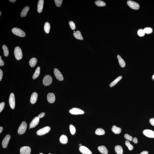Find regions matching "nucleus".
I'll list each match as a JSON object with an SVG mask.
<instances>
[{
  "instance_id": "7c9ffc66",
  "label": "nucleus",
  "mask_w": 154,
  "mask_h": 154,
  "mask_svg": "<svg viewBox=\"0 0 154 154\" xmlns=\"http://www.w3.org/2000/svg\"><path fill=\"white\" fill-rule=\"evenodd\" d=\"M95 4L99 7H104L105 6L106 4L105 2L101 0H97L95 2Z\"/></svg>"
},
{
  "instance_id": "20e7f679",
  "label": "nucleus",
  "mask_w": 154,
  "mask_h": 154,
  "mask_svg": "<svg viewBox=\"0 0 154 154\" xmlns=\"http://www.w3.org/2000/svg\"><path fill=\"white\" fill-rule=\"evenodd\" d=\"M51 130V128L49 126H46L39 129L37 132V134L39 136H42L49 133Z\"/></svg>"
},
{
  "instance_id": "c03bdc74",
  "label": "nucleus",
  "mask_w": 154,
  "mask_h": 154,
  "mask_svg": "<svg viewBox=\"0 0 154 154\" xmlns=\"http://www.w3.org/2000/svg\"><path fill=\"white\" fill-rule=\"evenodd\" d=\"M133 141L135 143L137 144L138 142L137 141V137H134V138L133 139Z\"/></svg>"
},
{
  "instance_id": "423d86ee",
  "label": "nucleus",
  "mask_w": 154,
  "mask_h": 154,
  "mask_svg": "<svg viewBox=\"0 0 154 154\" xmlns=\"http://www.w3.org/2000/svg\"><path fill=\"white\" fill-rule=\"evenodd\" d=\"M127 4L129 7L132 9L137 10L139 9L140 5L137 3L131 0L128 1Z\"/></svg>"
},
{
  "instance_id": "3c124183",
  "label": "nucleus",
  "mask_w": 154,
  "mask_h": 154,
  "mask_svg": "<svg viewBox=\"0 0 154 154\" xmlns=\"http://www.w3.org/2000/svg\"><path fill=\"white\" fill-rule=\"evenodd\" d=\"M153 78L154 79V75L153 76Z\"/></svg>"
},
{
  "instance_id": "aec40b11",
  "label": "nucleus",
  "mask_w": 154,
  "mask_h": 154,
  "mask_svg": "<svg viewBox=\"0 0 154 154\" xmlns=\"http://www.w3.org/2000/svg\"><path fill=\"white\" fill-rule=\"evenodd\" d=\"M60 142L61 143L65 144L68 142V139L67 137L64 135H62L60 137Z\"/></svg>"
},
{
  "instance_id": "8fccbe9b",
  "label": "nucleus",
  "mask_w": 154,
  "mask_h": 154,
  "mask_svg": "<svg viewBox=\"0 0 154 154\" xmlns=\"http://www.w3.org/2000/svg\"><path fill=\"white\" fill-rule=\"evenodd\" d=\"M1 14H2V13H1V12L0 11V16L1 15Z\"/></svg>"
},
{
  "instance_id": "603ef678",
  "label": "nucleus",
  "mask_w": 154,
  "mask_h": 154,
  "mask_svg": "<svg viewBox=\"0 0 154 154\" xmlns=\"http://www.w3.org/2000/svg\"><path fill=\"white\" fill-rule=\"evenodd\" d=\"M39 154H42V153H41Z\"/></svg>"
},
{
  "instance_id": "c756f323",
  "label": "nucleus",
  "mask_w": 154,
  "mask_h": 154,
  "mask_svg": "<svg viewBox=\"0 0 154 154\" xmlns=\"http://www.w3.org/2000/svg\"><path fill=\"white\" fill-rule=\"evenodd\" d=\"M2 48L4 51V54L5 57H8L9 55V51L6 46L4 45L2 46Z\"/></svg>"
},
{
  "instance_id": "37998d69",
  "label": "nucleus",
  "mask_w": 154,
  "mask_h": 154,
  "mask_svg": "<svg viewBox=\"0 0 154 154\" xmlns=\"http://www.w3.org/2000/svg\"><path fill=\"white\" fill-rule=\"evenodd\" d=\"M3 75V73L2 71L0 69V81L2 80Z\"/></svg>"
},
{
  "instance_id": "ddd939ff",
  "label": "nucleus",
  "mask_w": 154,
  "mask_h": 154,
  "mask_svg": "<svg viewBox=\"0 0 154 154\" xmlns=\"http://www.w3.org/2000/svg\"><path fill=\"white\" fill-rule=\"evenodd\" d=\"M80 152L83 154H92V152L88 148L84 146H81L79 148Z\"/></svg>"
},
{
  "instance_id": "bb28decb",
  "label": "nucleus",
  "mask_w": 154,
  "mask_h": 154,
  "mask_svg": "<svg viewBox=\"0 0 154 154\" xmlns=\"http://www.w3.org/2000/svg\"><path fill=\"white\" fill-rule=\"evenodd\" d=\"M40 74V67H38L35 70V73H34L33 78L35 79L39 77Z\"/></svg>"
},
{
  "instance_id": "0eeeda50",
  "label": "nucleus",
  "mask_w": 154,
  "mask_h": 154,
  "mask_svg": "<svg viewBox=\"0 0 154 154\" xmlns=\"http://www.w3.org/2000/svg\"><path fill=\"white\" fill-rule=\"evenodd\" d=\"M9 103L10 107L12 109H14L15 107V100L14 93L10 94L9 99Z\"/></svg>"
},
{
  "instance_id": "f8f14e48",
  "label": "nucleus",
  "mask_w": 154,
  "mask_h": 154,
  "mask_svg": "<svg viewBox=\"0 0 154 154\" xmlns=\"http://www.w3.org/2000/svg\"><path fill=\"white\" fill-rule=\"evenodd\" d=\"M144 135L150 138H154V132L151 130L146 129L143 131Z\"/></svg>"
},
{
  "instance_id": "39448f33",
  "label": "nucleus",
  "mask_w": 154,
  "mask_h": 154,
  "mask_svg": "<svg viewBox=\"0 0 154 154\" xmlns=\"http://www.w3.org/2000/svg\"><path fill=\"white\" fill-rule=\"evenodd\" d=\"M52 78L51 76L47 75L45 76L43 80V83L45 86H48L51 84Z\"/></svg>"
},
{
  "instance_id": "a211bd4d",
  "label": "nucleus",
  "mask_w": 154,
  "mask_h": 154,
  "mask_svg": "<svg viewBox=\"0 0 154 154\" xmlns=\"http://www.w3.org/2000/svg\"><path fill=\"white\" fill-rule=\"evenodd\" d=\"M98 150L101 153L103 154H108V151L105 146H101L98 147Z\"/></svg>"
},
{
  "instance_id": "a878e982",
  "label": "nucleus",
  "mask_w": 154,
  "mask_h": 154,
  "mask_svg": "<svg viewBox=\"0 0 154 154\" xmlns=\"http://www.w3.org/2000/svg\"><path fill=\"white\" fill-rule=\"evenodd\" d=\"M115 150L117 154H122L123 153V150L122 147L120 146H116L115 147Z\"/></svg>"
},
{
  "instance_id": "f3484780",
  "label": "nucleus",
  "mask_w": 154,
  "mask_h": 154,
  "mask_svg": "<svg viewBox=\"0 0 154 154\" xmlns=\"http://www.w3.org/2000/svg\"><path fill=\"white\" fill-rule=\"evenodd\" d=\"M38 95L36 92H34L32 94L30 98V102L32 104L36 103L37 100Z\"/></svg>"
},
{
  "instance_id": "49530a36",
  "label": "nucleus",
  "mask_w": 154,
  "mask_h": 154,
  "mask_svg": "<svg viewBox=\"0 0 154 154\" xmlns=\"http://www.w3.org/2000/svg\"><path fill=\"white\" fill-rule=\"evenodd\" d=\"M3 128L2 126L0 127V133H1L3 130Z\"/></svg>"
},
{
  "instance_id": "dca6fc26",
  "label": "nucleus",
  "mask_w": 154,
  "mask_h": 154,
  "mask_svg": "<svg viewBox=\"0 0 154 154\" xmlns=\"http://www.w3.org/2000/svg\"><path fill=\"white\" fill-rule=\"evenodd\" d=\"M44 0H39L37 4V11L39 13H41L43 11Z\"/></svg>"
},
{
  "instance_id": "b1692460",
  "label": "nucleus",
  "mask_w": 154,
  "mask_h": 154,
  "mask_svg": "<svg viewBox=\"0 0 154 154\" xmlns=\"http://www.w3.org/2000/svg\"><path fill=\"white\" fill-rule=\"evenodd\" d=\"M37 60L35 58H33L30 60L29 61V64L31 67H35L37 63Z\"/></svg>"
},
{
  "instance_id": "e433bc0d",
  "label": "nucleus",
  "mask_w": 154,
  "mask_h": 154,
  "mask_svg": "<svg viewBox=\"0 0 154 154\" xmlns=\"http://www.w3.org/2000/svg\"><path fill=\"white\" fill-rule=\"evenodd\" d=\"M69 25H70V28L72 30H75V29L76 26L74 22L73 21H70L69 22Z\"/></svg>"
},
{
  "instance_id": "2eb2a0df",
  "label": "nucleus",
  "mask_w": 154,
  "mask_h": 154,
  "mask_svg": "<svg viewBox=\"0 0 154 154\" xmlns=\"http://www.w3.org/2000/svg\"><path fill=\"white\" fill-rule=\"evenodd\" d=\"M47 99L49 103H54L55 100V95L52 93H50L48 94L47 96Z\"/></svg>"
},
{
  "instance_id": "7ed1b4c3",
  "label": "nucleus",
  "mask_w": 154,
  "mask_h": 154,
  "mask_svg": "<svg viewBox=\"0 0 154 154\" xmlns=\"http://www.w3.org/2000/svg\"><path fill=\"white\" fill-rule=\"evenodd\" d=\"M27 128L26 123L25 121H23L19 127L18 133L19 134L21 135L25 133Z\"/></svg>"
},
{
  "instance_id": "de8ad7c7",
  "label": "nucleus",
  "mask_w": 154,
  "mask_h": 154,
  "mask_svg": "<svg viewBox=\"0 0 154 154\" xmlns=\"http://www.w3.org/2000/svg\"><path fill=\"white\" fill-rule=\"evenodd\" d=\"M9 1H10V2L13 3L15 2L16 1V0H9Z\"/></svg>"
},
{
  "instance_id": "4c0bfd02",
  "label": "nucleus",
  "mask_w": 154,
  "mask_h": 154,
  "mask_svg": "<svg viewBox=\"0 0 154 154\" xmlns=\"http://www.w3.org/2000/svg\"><path fill=\"white\" fill-rule=\"evenodd\" d=\"M124 137L125 139L129 140V141H132L133 140V137L128 134H125Z\"/></svg>"
},
{
  "instance_id": "a18cd8bd",
  "label": "nucleus",
  "mask_w": 154,
  "mask_h": 154,
  "mask_svg": "<svg viewBox=\"0 0 154 154\" xmlns=\"http://www.w3.org/2000/svg\"><path fill=\"white\" fill-rule=\"evenodd\" d=\"M148 152L146 151H144L142 152L140 154H148Z\"/></svg>"
},
{
  "instance_id": "cd10ccee",
  "label": "nucleus",
  "mask_w": 154,
  "mask_h": 154,
  "mask_svg": "<svg viewBox=\"0 0 154 154\" xmlns=\"http://www.w3.org/2000/svg\"><path fill=\"white\" fill-rule=\"evenodd\" d=\"M96 134L98 135H102L104 134L105 131L104 129L101 128H98L95 131Z\"/></svg>"
},
{
  "instance_id": "5701e85b",
  "label": "nucleus",
  "mask_w": 154,
  "mask_h": 154,
  "mask_svg": "<svg viewBox=\"0 0 154 154\" xmlns=\"http://www.w3.org/2000/svg\"><path fill=\"white\" fill-rule=\"evenodd\" d=\"M117 57L118 61H119L120 66L122 68L125 67V66H126V63H125L124 60L122 59L120 56L119 55H118Z\"/></svg>"
},
{
  "instance_id": "6e6552de",
  "label": "nucleus",
  "mask_w": 154,
  "mask_h": 154,
  "mask_svg": "<svg viewBox=\"0 0 154 154\" xmlns=\"http://www.w3.org/2000/svg\"><path fill=\"white\" fill-rule=\"evenodd\" d=\"M70 113L73 115H78L84 113V112L79 108H74L69 110Z\"/></svg>"
},
{
  "instance_id": "6ab92c4d",
  "label": "nucleus",
  "mask_w": 154,
  "mask_h": 154,
  "mask_svg": "<svg viewBox=\"0 0 154 154\" xmlns=\"http://www.w3.org/2000/svg\"><path fill=\"white\" fill-rule=\"evenodd\" d=\"M29 9V7L27 6L24 8L20 14V16L21 17H24L27 16L28 11Z\"/></svg>"
},
{
  "instance_id": "f704fd0d",
  "label": "nucleus",
  "mask_w": 154,
  "mask_h": 154,
  "mask_svg": "<svg viewBox=\"0 0 154 154\" xmlns=\"http://www.w3.org/2000/svg\"><path fill=\"white\" fill-rule=\"evenodd\" d=\"M54 1L56 5L58 7H60L62 5L63 0H55Z\"/></svg>"
},
{
  "instance_id": "864d4df0",
  "label": "nucleus",
  "mask_w": 154,
  "mask_h": 154,
  "mask_svg": "<svg viewBox=\"0 0 154 154\" xmlns=\"http://www.w3.org/2000/svg\"><path fill=\"white\" fill-rule=\"evenodd\" d=\"M50 154V153H49V154Z\"/></svg>"
},
{
  "instance_id": "4be33fe9",
  "label": "nucleus",
  "mask_w": 154,
  "mask_h": 154,
  "mask_svg": "<svg viewBox=\"0 0 154 154\" xmlns=\"http://www.w3.org/2000/svg\"><path fill=\"white\" fill-rule=\"evenodd\" d=\"M74 36L76 38L79 40H83V39L81 32L79 31H77L73 33Z\"/></svg>"
},
{
  "instance_id": "a19ab883",
  "label": "nucleus",
  "mask_w": 154,
  "mask_h": 154,
  "mask_svg": "<svg viewBox=\"0 0 154 154\" xmlns=\"http://www.w3.org/2000/svg\"><path fill=\"white\" fill-rule=\"evenodd\" d=\"M150 123L151 124L154 126V118H151L150 120Z\"/></svg>"
},
{
  "instance_id": "09e8293b",
  "label": "nucleus",
  "mask_w": 154,
  "mask_h": 154,
  "mask_svg": "<svg viewBox=\"0 0 154 154\" xmlns=\"http://www.w3.org/2000/svg\"><path fill=\"white\" fill-rule=\"evenodd\" d=\"M79 145L80 146H82V144H79Z\"/></svg>"
},
{
  "instance_id": "473e14b6",
  "label": "nucleus",
  "mask_w": 154,
  "mask_h": 154,
  "mask_svg": "<svg viewBox=\"0 0 154 154\" xmlns=\"http://www.w3.org/2000/svg\"><path fill=\"white\" fill-rule=\"evenodd\" d=\"M144 32L145 33L150 34L152 33L153 32L152 29L150 27H147L144 29Z\"/></svg>"
},
{
  "instance_id": "9d476101",
  "label": "nucleus",
  "mask_w": 154,
  "mask_h": 154,
  "mask_svg": "<svg viewBox=\"0 0 154 154\" xmlns=\"http://www.w3.org/2000/svg\"><path fill=\"white\" fill-rule=\"evenodd\" d=\"M20 152L21 154H30L31 149L29 146H23L20 148Z\"/></svg>"
},
{
  "instance_id": "1a4fd4ad",
  "label": "nucleus",
  "mask_w": 154,
  "mask_h": 154,
  "mask_svg": "<svg viewBox=\"0 0 154 154\" xmlns=\"http://www.w3.org/2000/svg\"><path fill=\"white\" fill-rule=\"evenodd\" d=\"M54 73L57 79L60 81H63L64 78L62 73L58 69L55 68L54 70Z\"/></svg>"
},
{
  "instance_id": "9b49d317",
  "label": "nucleus",
  "mask_w": 154,
  "mask_h": 154,
  "mask_svg": "<svg viewBox=\"0 0 154 154\" xmlns=\"http://www.w3.org/2000/svg\"><path fill=\"white\" fill-rule=\"evenodd\" d=\"M10 138L11 136L9 134H8L5 136L2 143V147L4 148H6L7 147Z\"/></svg>"
},
{
  "instance_id": "393cba45",
  "label": "nucleus",
  "mask_w": 154,
  "mask_h": 154,
  "mask_svg": "<svg viewBox=\"0 0 154 154\" xmlns=\"http://www.w3.org/2000/svg\"><path fill=\"white\" fill-rule=\"evenodd\" d=\"M122 78V76H120L119 77L117 78L116 79H115L110 84V87H113L114 86L116 85L117 83L119 82L120 81V80Z\"/></svg>"
},
{
  "instance_id": "c85d7f7f",
  "label": "nucleus",
  "mask_w": 154,
  "mask_h": 154,
  "mask_svg": "<svg viewBox=\"0 0 154 154\" xmlns=\"http://www.w3.org/2000/svg\"><path fill=\"white\" fill-rule=\"evenodd\" d=\"M50 25L48 22H46L44 26V30L45 32L46 33H48L50 32Z\"/></svg>"
},
{
  "instance_id": "c9c22d12",
  "label": "nucleus",
  "mask_w": 154,
  "mask_h": 154,
  "mask_svg": "<svg viewBox=\"0 0 154 154\" xmlns=\"http://www.w3.org/2000/svg\"><path fill=\"white\" fill-rule=\"evenodd\" d=\"M145 32H144V29H140L137 32V34L139 36L141 37H143L145 35Z\"/></svg>"
},
{
  "instance_id": "79ce46f5",
  "label": "nucleus",
  "mask_w": 154,
  "mask_h": 154,
  "mask_svg": "<svg viewBox=\"0 0 154 154\" xmlns=\"http://www.w3.org/2000/svg\"><path fill=\"white\" fill-rule=\"evenodd\" d=\"M4 62L2 59L1 57L0 56V66H4Z\"/></svg>"
},
{
  "instance_id": "72a5a7b5",
  "label": "nucleus",
  "mask_w": 154,
  "mask_h": 154,
  "mask_svg": "<svg viewBox=\"0 0 154 154\" xmlns=\"http://www.w3.org/2000/svg\"><path fill=\"white\" fill-rule=\"evenodd\" d=\"M69 129L72 135H74L76 133V129L75 127L73 125H71L69 126Z\"/></svg>"
},
{
  "instance_id": "4468645a",
  "label": "nucleus",
  "mask_w": 154,
  "mask_h": 154,
  "mask_svg": "<svg viewBox=\"0 0 154 154\" xmlns=\"http://www.w3.org/2000/svg\"><path fill=\"white\" fill-rule=\"evenodd\" d=\"M39 118L38 117H35L32 120L29 125V129L33 128L36 127L39 123Z\"/></svg>"
},
{
  "instance_id": "f03ea898",
  "label": "nucleus",
  "mask_w": 154,
  "mask_h": 154,
  "mask_svg": "<svg viewBox=\"0 0 154 154\" xmlns=\"http://www.w3.org/2000/svg\"><path fill=\"white\" fill-rule=\"evenodd\" d=\"M12 33L15 35L21 37H24L25 36V33L24 31L19 28H14L12 30Z\"/></svg>"
},
{
  "instance_id": "58836bf2",
  "label": "nucleus",
  "mask_w": 154,
  "mask_h": 154,
  "mask_svg": "<svg viewBox=\"0 0 154 154\" xmlns=\"http://www.w3.org/2000/svg\"><path fill=\"white\" fill-rule=\"evenodd\" d=\"M5 105V103L4 102H2L0 104V112H1L3 110Z\"/></svg>"
},
{
  "instance_id": "f257e3e1",
  "label": "nucleus",
  "mask_w": 154,
  "mask_h": 154,
  "mask_svg": "<svg viewBox=\"0 0 154 154\" xmlns=\"http://www.w3.org/2000/svg\"><path fill=\"white\" fill-rule=\"evenodd\" d=\"M14 54L16 59L18 60L21 59L22 58V51L19 47H16L15 49Z\"/></svg>"
},
{
  "instance_id": "2f4dec72",
  "label": "nucleus",
  "mask_w": 154,
  "mask_h": 154,
  "mask_svg": "<svg viewBox=\"0 0 154 154\" xmlns=\"http://www.w3.org/2000/svg\"><path fill=\"white\" fill-rule=\"evenodd\" d=\"M125 145L128 147V149L130 150H132L133 149V146L131 144L130 142L128 140H126L125 142Z\"/></svg>"
},
{
  "instance_id": "ea45409f",
  "label": "nucleus",
  "mask_w": 154,
  "mask_h": 154,
  "mask_svg": "<svg viewBox=\"0 0 154 154\" xmlns=\"http://www.w3.org/2000/svg\"><path fill=\"white\" fill-rule=\"evenodd\" d=\"M45 113L42 112L39 114L38 116V117L39 118H41L45 116Z\"/></svg>"
},
{
  "instance_id": "412c9836",
  "label": "nucleus",
  "mask_w": 154,
  "mask_h": 154,
  "mask_svg": "<svg viewBox=\"0 0 154 154\" xmlns=\"http://www.w3.org/2000/svg\"><path fill=\"white\" fill-rule=\"evenodd\" d=\"M112 130L116 134H119L122 131V130L120 128L117 127L115 125H114L112 126Z\"/></svg>"
}]
</instances>
